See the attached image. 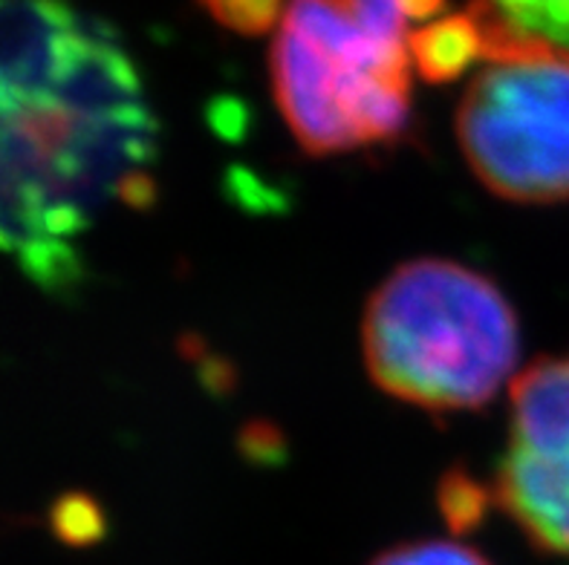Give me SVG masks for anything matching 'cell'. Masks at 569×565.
Listing matches in <instances>:
<instances>
[{"instance_id":"obj_6","label":"cell","mask_w":569,"mask_h":565,"mask_svg":"<svg viewBox=\"0 0 569 565\" xmlns=\"http://www.w3.org/2000/svg\"><path fill=\"white\" fill-rule=\"evenodd\" d=\"M495 500L541 552L569 557V451L512 444L498 467Z\"/></svg>"},{"instance_id":"obj_8","label":"cell","mask_w":569,"mask_h":565,"mask_svg":"<svg viewBox=\"0 0 569 565\" xmlns=\"http://www.w3.org/2000/svg\"><path fill=\"white\" fill-rule=\"evenodd\" d=\"M512 436L527 451H569V355L535 361L515 379Z\"/></svg>"},{"instance_id":"obj_4","label":"cell","mask_w":569,"mask_h":565,"mask_svg":"<svg viewBox=\"0 0 569 565\" xmlns=\"http://www.w3.org/2000/svg\"><path fill=\"white\" fill-rule=\"evenodd\" d=\"M90 29L67 0H0V95L58 99Z\"/></svg>"},{"instance_id":"obj_10","label":"cell","mask_w":569,"mask_h":565,"mask_svg":"<svg viewBox=\"0 0 569 565\" xmlns=\"http://www.w3.org/2000/svg\"><path fill=\"white\" fill-rule=\"evenodd\" d=\"M211 21L238 36H267L283 9V0H200Z\"/></svg>"},{"instance_id":"obj_13","label":"cell","mask_w":569,"mask_h":565,"mask_svg":"<svg viewBox=\"0 0 569 565\" xmlns=\"http://www.w3.org/2000/svg\"><path fill=\"white\" fill-rule=\"evenodd\" d=\"M339 3L370 38L388 47H408V36H405L408 14L399 0H339Z\"/></svg>"},{"instance_id":"obj_9","label":"cell","mask_w":569,"mask_h":565,"mask_svg":"<svg viewBox=\"0 0 569 565\" xmlns=\"http://www.w3.org/2000/svg\"><path fill=\"white\" fill-rule=\"evenodd\" d=\"M413 67L431 84H448L483 56V38L469 12L433 21L408 38Z\"/></svg>"},{"instance_id":"obj_11","label":"cell","mask_w":569,"mask_h":565,"mask_svg":"<svg viewBox=\"0 0 569 565\" xmlns=\"http://www.w3.org/2000/svg\"><path fill=\"white\" fill-rule=\"evenodd\" d=\"M486 508H489V496L471 476L462 471H451L440 485V511L446 523L455 531H469L480 525Z\"/></svg>"},{"instance_id":"obj_5","label":"cell","mask_w":569,"mask_h":565,"mask_svg":"<svg viewBox=\"0 0 569 565\" xmlns=\"http://www.w3.org/2000/svg\"><path fill=\"white\" fill-rule=\"evenodd\" d=\"M0 251L18 260L43 292L72 294L84 278L79 249L52 234L7 139V104L0 99Z\"/></svg>"},{"instance_id":"obj_12","label":"cell","mask_w":569,"mask_h":565,"mask_svg":"<svg viewBox=\"0 0 569 565\" xmlns=\"http://www.w3.org/2000/svg\"><path fill=\"white\" fill-rule=\"evenodd\" d=\"M370 565H491L483 554L448 539H419L379 554Z\"/></svg>"},{"instance_id":"obj_2","label":"cell","mask_w":569,"mask_h":565,"mask_svg":"<svg viewBox=\"0 0 569 565\" xmlns=\"http://www.w3.org/2000/svg\"><path fill=\"white\" fill-rule=\"evenodd\" d=\"M457 139L477 180L500 200H569V56L486 67L462 95Z\"/></svg>"},{"instance_id":"obj_7","label":"cell","mask_w":569,"mask_h":565,"mask_svg":"<svg viewBox=\"0 0 569 565\" xmlns=\"http://www.w3.org/2000/svg\"><path fill=\"white\" fill-rule=\"evenodd\" d=\"M491 64L529 56H569V0H471Z\"/></svg>"},{"instance_id":"obj_14","label":"cell","mask_w":569,"mask_h":565,"mask_svg":"<svg viewBox=\"0 0 569 565\" xmlns=\"http://www.w3.org/2000/svg\"><path fill=\"white\" fill-rule=\"evenodd\" d=\"M99 511L84 496H64L56 508V528L64 539L84 543L90 534H99Z\"/></svg>"},{"instance_id":"obj_15","label":"cell","mask_w":569,"mask_h":565,"mask_svg":"<svg viewBox=\"0 0 569 565\" xmlns=\"http://www.w3.org/2000/svg\"><path fill=\"white\" fill-rule=\"evenodd\" d=\"M408 21H431L433 14L446 7V0H399Z\"/></svg>"},{"instance_id":"obj_3","label":"cell","mask_w":569,"mask_h":565,"mask_svg":"<svg viewBox=\"0 0 569 565\" xmlns=\"http://www.w3.org/2000/svg\"><path fill=\"white\" fill-rule=\"evenodd\" d=\"M269 72L283 122L312 157L397 142L411 122V75L350 64L287 27L272 43Z\"/></svg>"},{"instance_id":"obj_1","label":"cell","mask_w":569,"mask_h":565,"mask_svg":"<svg viewBox=\"0 0 569 565\" xmlns=\"http://www.w3.org/2000/svg\"><path fill=\"white\" fill-rule=\"evenodd\" d=\"M518 315L489 278L413 260L376 289L361 350L379 390L422 410H477L518 364Z\"/></svg>"}]
</instances>
